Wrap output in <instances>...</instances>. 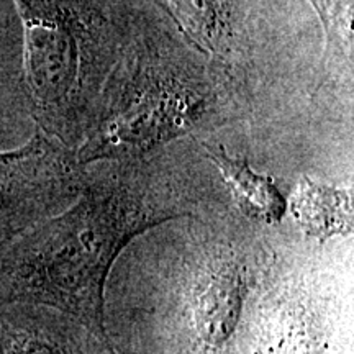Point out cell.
<instances>
[{"label": "cell", "instance_id": "cell-1", "mask_svg": "<svg viewBox=\"0 0 354 354\" xmlns=\"http://www.w3.org/2000/svg\"><path fill=\"white\" fill-rule=\"evenodd\" d=\"M197 218L194 201L156 158L95 162L84 171L77 201L20 248L15 286L76 315L104 336V295L122 251L148 230Z\"/></svg>", "mask_w": 354, "mask_h": 354}, {"label": "cell", "instance_id": "cell-2", "mask_svg": "<svg viewBox=\"0 0 354 354\" xmlns=\"http://www.w3.org/2000/svg\"><path fill=\"white\" fill-rule=\"evenodd\" d=\"M228 87L201 64L145 43L110 71L84 131L76 161L153 156L172 141L227 123Z\"/></svg>", "mask_w": 354, "mask_h": 354}, {"label": "cell", "instance_id": "cell-3", "mask_svg": "<svg viewBox=\"0 0 354 354\" xmlns=\"http://www.w3.org/2000/svg\"><path fill=\"white\" fill-rule=\"evenodd\" d=\"M246 221L223 218L192 230L167 271L165 308L205 354L220 353L243 328L279 261L268 238Z\"/></svg>", "mask_w": 354, "mask_h": 354}, {"label": "cell", "instance_id": "cell-4", "mask_svg": "<svg viewBox=\"0 0 354 354\" xmlns=\"http://www.w3.org/2000/svg\"><path fill=\"white\" fill-rule=\"evenodd\" d=\"M24 25L25 81L57 133L86 131L112 64L107 21L86 0H13Z\"/></svg>", "mask_w": 354, "mask_h": 354}, {"label": "cell", "instance_id": "cell-5", "mask_svg": "<svg viewBox=\"0 0 354 354\" xmlns=\"http://www.w3.org/2000/svg\"><path fill=\"white\" fill-rule=\"evenodd\" d=\"M339 308V286L328 269L317 261H277L245 325L258 354H326Z\"/></svg>", "mask_w": 354, "mask_h": 354}, {"label": "cell", "instance_id": "cell-6", "mask_svg": "<svg viewBox=\"0 0 354 354\" xmlns=\"http://www.w3.org/2000/svg\"><path fill=\"white\" fill-rule=\"evenodd\" d=\"M218 169L241 216L253 225H277L287 212V198L271 176L259 174L245 158L232 156L221 145L194 138Z\"/></svg>", "mask_w": 354, "mask_h": 354}, {"label": "cell", "instance_id": "cell-7", "mask_svg": "<svg viewBox=\"0 0 354 354\" xmlns=\"http://www.w3.org/2000/svg\"><path fill=\"white\" fill-rule=\"evenodd\" d=\"M287 210L308 240L323 245L333 236H349L353 233V201L346 189L318 184L302 177Z\"/></svg>", "mask_w": 354, "mask_h": 354}, {"label": "cell", "instance_id": "cell-8", "mask_svg": "<svg viewBox=\"0 0 354 354\" xmlns=\"http://www.w3.org/2000/svg\"><path fill=\"white\" fill-rule=\"evenodd\" d=\"M165 6L192 50L216 61L228 59L234 26L227 0H165Z\"/></svg>", "mask_w": 354, "mask_h": 354}]
</instances>
